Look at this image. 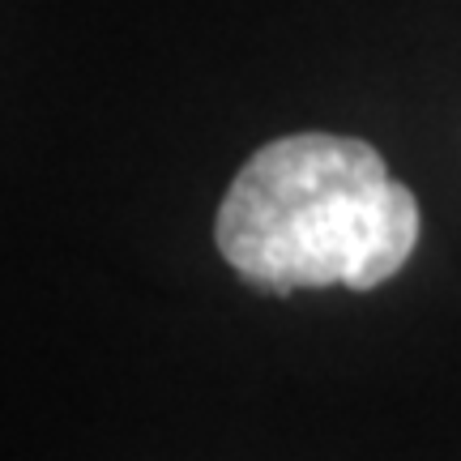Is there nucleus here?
I'll list each match as a JSON object with an SVG mask.
<instances>
[{"mask_svg":"<svg viewBox=\"0 0 461 461\" xmlns=\"http://www.w3.org/2000/svg\"><path fill=\"white\" fill-rule=\"evenodd\" d=\"M419 201L389 176L376 146L295 132L261 146L218 205L222 261L274 295L299 286L372 291L411 261Z\"/></svg>","mask_w":461,"mask_h":461,"instance_id":"f257e3e1","label":"nucleus"}]
</instances>
